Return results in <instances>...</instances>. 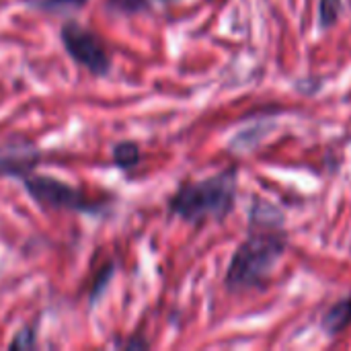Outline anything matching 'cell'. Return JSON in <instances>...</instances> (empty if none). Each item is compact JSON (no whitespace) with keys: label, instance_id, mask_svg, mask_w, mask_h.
I'll return each mask as SVG.
<instances>
[{"label":"cell","instance_id":"cell-6","mask_svg":"<svg viewBox=\"0 0 351 351\" xmlns=\"http://www.w3.org/2000/svg\"><path fill=\"white\" fill-rule=\"evenodd\" d=\"M321 327H323V331H325L327 335H331V337H335V335L343 333L346 329H350L351 327V294L348 296V298H343V300L335 302V304L327 311V315L323 317Z\"/></svg>","mask_w":351,"mask_h":351},{"label":"cell","instance_id":"cell-1","mask_svg":"<svg viewBox=\"0 0 351 351\" xmlns=\"http://www.w3.org/2000/svg\"><path fill=\"white\" fill-rule=\"evenodd\" d=\"M237 202V175L224 171L214 177L183 183L169 199V212L191 224L224 220Z\"/></svg>","mask_w":351,"mask_h":351},{"label":"cell","instance_id":"cell-12","mask_svg":"<svg viewBox=\"0 0 351 351\" xmlns=\"http://www.w3.org/2000/svg\"><path fill=\"white\" fill-rule=\"evenodd\" d=\"M125 350H136V348H148V341H142V339H130L125 343H121Z\"/></svg>","mask_w":351,"mask_h":351},{"label":"cell","instance_id":"cell-7","mask_svg":"<svg viewBox=\"0 0 351 351\" xmlns=\"http://www.w3.org/2000/svg\"><path fill=\"white\" fill-rule=\"evenodd\" d=\"M140 158H142V152H140V146L136 142L123 140V142H117L113 146V162L123 171L138 167Z\"/></svg>","mask_w":351,"mask_h":351},{"label":"cell","instance_id":"cell-11","mask_svg":"<svg viewBox=\"0 0 351 351\" xmlns=\"http://www.w3.org/2000/svg\"><path fill=\"white\" fill-rule=\"evenodd\" d=\"M35 346H37V329L35 327H25L8 343V350H33Z\"/></svg>","mask_w":351,"mask_h":351},{"label":"cell","instance_id":"cell-3","mask_svg":"<svg viewBox=\"0 0 351 351\" xmlns=\"http://www.w3.org/2000/svg\"><path fill=\"white\" fill-rule=\"evenodd\" d=\"M25 191L29 197L47 210H66V212H78V214H97L103 210L105 204L88 197L82 189L60 181L56 177L47 175H27L23 177Z\"/></svg>","mask_w":351,"mask_h":351},{"label":"cell","instance_id":"cell-5","mask_svg":"<svg viewBox=\"0 0 351 351\" xmlns=\"http://www.w3.org/2000/svg\"><path fill=\"white\" fill-rule=\"evenodd\" d=\"M41 162V150L31 140H8L0 144V177H27Z\"/></svg>","mask_w":351,"mask_h":351},{"label":"cell","instance_id":"cell-4","mask_svg":"<svg viewBox=\"0 0 351 351\" xmlns=\"http://www.w3.org/2000/svg\"><path fill=\"white\" fill-rule=\"evenodd\" d=\"M60 39L66 53L82 68H86L95 76H105L111 70V56L103 39L90 29L68 21L60 29Z\"/></svg>","mask_w":351,"mask_h":351},{"label":"cell","instance_id":"cell-9","mask_svg":"<svg viewBox=\"0 0 351 351\" xmlns=\"http://www.w3.org/2000/svg\"><path fill=\"white\" fill-rule=\"evenodd\" d=\"M107 8L119 14H140L150 8L148 0H107Z\"/></svg>","mask_w":351,"mask_h":351},{"label":"cell","instance_id":"cell-2","mask_svg":"<svg viewBox=\"0 0 351 351\" xmlns=\"http://www.w3.org/2000/svg\"><path fill=\"white\" fill-rule=\"evenodd\" d=\"M286 253V239L274 230L253 232L232 255L226 271V288L232 292L261 288L269 282Z\"/></svg>","mask_w":351,"mask_h":351},{"label":"cell","instance_id":"cell-10","mask_svg":"<svg viewBox=\"0 0 351 351\" xmlns=\"http://www.w3.org/2000/svg\"><path fill=\"white\" fill-rule=\"evenodd\" d=\"M343 10V2L341 0H321V8H319V16H321V25L323 27H331Z\"/></svg>","mask_w":351,"mask_h":351},{"label":"cell","instance_id":"cell-13","mask_svg":"<svg viewBox=\"0 0 351 351\" xmlns=\"http://www.w3.org/2000/svg\"><path fill=\"white\" fill-rule=\"evenodd\" d=\"M162 2H175V0H162Z\"/></svg>","mask_w":351,"mask_h":351},{"label":"cell","instance_id":"cell-8","mask_svg":"<svg viewBox=\"0 0 351 351\" xmlns=\"http://www.w3.org/2000/svg\"><path fill=\"white\" fill-rule=\"evenodd\" d=\"M33 8L49 14H74L86 6L88 0H29Z\"/></svg>","mask_w":351,"mask_h":351}]
</instances>
